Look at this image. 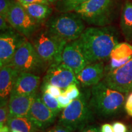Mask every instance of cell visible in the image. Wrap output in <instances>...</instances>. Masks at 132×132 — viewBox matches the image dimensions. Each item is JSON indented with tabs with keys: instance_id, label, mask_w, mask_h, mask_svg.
<instances>
[{
	"instance_id": "4fadbf2b",
	"label": "cell",
	"mask_w": 132,
	"mask_h": 132,
	"mask_svg": "<svg viewBox=\"0 0 132 132\" xmlns=\"http://www.w3.org/2000/svg\"><path fill=\"white\" fill-rule=\"evenodd\" d=\"M61 62L72 69L76 75L89 64L75 40L66 44L62 52Z\"/></svg>"
},
{
	"instance_id": "1f68e13d",
	"label": "cell",
	"mask_w": 132,
	"mask_h": 132,
	"mask_svg": "<svg viewBox=\"0 0 132 132\" xmlns=\"http://www.w3.org/2000/svg\"><path fill=\"white\" fill-rule=\"evenodd\" d=\"M114 132H127V128L124 123L120 122H116L113 124Z\"/></svg>"
},
{
	"instance_id": "52a82bcc",
	"label": "cell",
	"mask_w": 132,
	"mask_h": 132,
	"mask_svg": "<svg viewBox=\"0 0 132 132\" xmlns=\"http://www.w3.org/2000/svg\"><path fill=\"white\" fill-rule=\"evenodd\" d=\"M20 72L40 75L48 69L30 41L26 40L16 50L9 64Z\"/></svg>"
},
{
	"instance_id": "30bf717a",
	"label": "cell",
	"mask_w": 132,
	"mask_h": 132,
	"mask_svg": "<svg viewBox=\"0 0 132 132\" xmlns=\"http://www.w3.org/2000/svg\"><path fill=\"white\" fill-rule=\"evenodd\" d=\"M26 40H27V38L13 28L1 32L0 67L11 62L16 50Z\"/></svg>"
},
{
	"instance_id": "5b68a950",
	"label": "cell",
	"mask_w": 132,
	"mask_h": 132,
	"mask_svg": "<svg viewBox=\"0 0 132 132\" xmlns=\"http://www.w3.org/2000/svg\"><path fill=\"white\" fill-rule=\"evenodd\" d=\"M46 29L67 42L78 39L85 31L84 20L77 13L61 12L53 16L45 24Z\"/></svg>"
},
{
	"instance_id": "603a6c76",
	"label": "cell",
	"mask_w": 132,
	"mask_h": 132,
	"mask_svg": "<svg viewBox=\"0 0 132 132\" xmlns=\"http://www.w3.org/2000/svg\"><path fill=\"white\" fill-rule=\"evenodd\" d=\"M40 96L44 103L50 109L54 114L57 116L62 109L59 105L57 98L48 94L42 92H41Z\"/></svg>"
},
{
	"instance_id": "8992f818",
	"label": "cell",
	"mask_w": 132,
	"mask_h": 132,
	"mask_svg": "<svg viewBox=\"0 0 132 132\" xmlns=\"http://www.w3.org/2000/svg\"><path fill=\"white\" fill-rule=\"evenodd\" d=\"M116 0H89L74 10L84 21L95 26H105L113 20Z\"/></svg>"
},
{
	"instance_id": "cb8c5ba5",
	"label": "cell",
	"mask_w": 132,
	"mask_h": 132,
	"mask_svg": "<svg viewBox=\"0 0 132 132\" xmlns=\"http://www.w3.org/2000/svg\"><path fill=\"white\" fill-rule=\"evenodd\" d=\"M41 92L47 93L56 98H57L61 94L62 92H63V90L55 85L42 82V85H41Z\"/></svg>"
},
{
	"instance_id": "836d02e7",
	"label": "cell",
	"mask_w": 132,
	"mask_h": 132,
	"mask_svg": "<svg viewBox=\"0 0 132 132\" xmlns=\"http://www.w3.org/2000/svg\"><path fill=\"white\" fill-rule=\"evenodd\" d=\"M21 4H33V3H43V4H49L48 0H17Z\"/></svg>"
},
{
	"instance_id": "484cf974",
	"label": "cell",
	"mask_w": 132,
	"mask_h": 132,
	"mask_svg": "<svg viewBox=\"0 0 132 132\" xmlns=\"http://www.w3.org/2000/svg\"><path fill=\"white\" fill-rule=\"evenodd\" d=\"M66 95L70 100H73L78 98L81 93L78 87V85L76 83H73L69 85L67 88L64 90Z\"/></svg>"
},
{
	"instance_id": "ac0fdd59",
	"label": "cell",
	"mask_w": 132,
	"mask_h": 132,
	"mask_svg": "<svg viewBox=\"0 0 132 132\" xmlns=\"http://www.w3.org/2000/svg\"><path fill=\"white\" fill-rule=\"evenodd\" d=\"M37 94L30 95H16L10 97L8 105L11 116H28Z\"/></svg>"
},
{
	"instance_id": "8d00e7d4",
	"label": "cell",
	"mask_w": 132,
	"mask_h": 132,
	"mask_svg": "<svg viewBox=\"0 0 132 132\" xmlns=\"http://www.w3.org/2000/svg\"><path fill=\"white\" fill-rule=\"evenodd\" d=\"M48 2L50 3H53L54 2H56V1H57V0H48Z\"/></svg>"
},
{
	"instance_id": "f546056e",
	"label": "cell",
	"mask_w": 132,
	"mask_h": 132,
	"mask_svg": "<svg viewBox=\"0 0 132 132\" xmlns=\"http://www.w3.org/2000/svg\"><path fill=\"white\" fill-rule=\"evenodd\" d=\"M124 108L127 113L130 116H132V92L126 98L124 104Z\"/></svg>"
},
{
	"instance_id": "83f0119b",
	"label": "cell",
	"mask_w": 132,
	"mask_h": 132,
	"mask_svg": "<svg viewBox=\"0 0 132 132\" xmlns=\"http://www.w3.org/2000/svg\"><path fill=\"white\" fill-rule=\"evenodd\" d=\"M57 98L59 103V105H60V106L62 108H65L72 102V100H70V98H69L66 95L65 92H64V90H63V92H62L61 94L59 95Z\"/></svg>"
},
{
	"instance_id": "e575fe53",
	"label": "cell",
	"mask_w": 132,
	"mask_h": 132,
	"mask_svg": "<svg viewBox=\"0 0 132 132\" xmlns=\"http://www.w3.org/2000/svg\"><path fill=\"white\" fill-rule=\"evenodd\" d=\"M100 130H101V132H114L113 125L109 123H105L102 125Z\"/></svg>"
},
{
	"instance_id": "7c38bea8",
	"label": "cell",
	"mask_w": 132,
	"mask_h": 132,
	"mask_svg": "<svg viewBox=\"0 0 132 132\" xmlns=\"http://www.w3.org/2000/svg\"><path fill=\"white\" fill-rule=\"evenodd\" d=\"M28 117L34 122L38 129L45 130L53 123L56 116L42 101L40 94H37Z\"/></svg>"
},
{
	"instance_id": "9a60e30c",
	"label": "cell",
	"mask_w": 132,
	"mask_h": 132,
	"mask_svg": "<svg viewBox=\"0 0 132 132\" xmlns=\"http://www.w3.org/2000/svg\"><path fill=\"white\" fill-rule=\"evenodd\" d=\"M40 83V77L39 75L28 72H20L11 92V96L36 94Z\"/></svg>"
},
{
	"instance_id": "5bb4252c",
	"label": "cell",
	"mask_w": 132,
	"mask_h": 132,
	"mask_svg": "<svg viewBox=\"0 0 132 132\" xmlns=\"http://www.w3.org/2000/svg\"><path fill=\"white\" fill-rule=\"evenodd\" d=\"M105 73V66L103 61L88 64L76 75L79 85L83 87L93 86L103 78Z\"/></svg>"
},
{
	"instance_id": "9c48e42d",
	"label": "cell",
	"mask_w": 132,
	"mask_h": 132,
	"mask_svg": "<svg viewBox=\"0 0 132 132\" xmlns=\"http://www.w3.org/2000/svg\"><path fill=\"white\" fill-rule=\"evenodd\" d=\"M102 81L111 89L128 94L132 90V57L124 65L106 72Z\"/></svg>"
},
{
	"instance_id": "d6a6232c",
	"label": "cell",
	"mask_w": 132,
	"mask_h": 132,
	"mask_svg": "<svg viewBox=\"0 0 132 132\" xmlns=\"http://www.w3.org/2000/svg\"><path fill=\"white\" fill-rule=\"evenodd\" d=\"M77 132H101L100 128L95 125H87L82 129L77 131Z\"/></svg>"
},
{
	"instance_id": "44dd1931",
	"label": "cell",
	"mask_w": 132,
	"mask_h": 132,
	"mask_svg": "<svg viewBox=\"0 0 132 132\" xmlns=\"http://www.w3.org/2000/svg\"><path fill=\"white\" fill-rule=\"evenodd\" d=\"M122 32L127 40H132V3L127 1L123 6L120 19Z\"/></svg>"
},
{
	"instance_id": "7402d4cb",
	"label": "cell",
	"mask_w": 132,
	"mask_h": 132,
	"mask_svg": "<svg viewBox=\"0 0 132 132\" xmlns=\"http://www.w3.org/2000/svg\"><path fill=\"white\" fill-rule=\"evenodd\" d=\"M87 1L89 0H57L56 8L61 12H71Z\"/></svg>"
},
{
	"instance_id": "ba28073f",
	"label": "cell",
	"mask_w": 132,
	"mask_h": 132,
	"mask_svg": "<svg viewBox=\"0 0 132 132\" xmlns=\"http://www.w3.org/2000/svg\"><path fill=\"white\" fill-rule=\"evenodd\" d=\"M7 20L13 28L27 39L32 37L40 26L29 15L21 3L14 0H12L7 13Z\"/></svg>"
},
{
	"instance_id": "6da1fadb",
	"label": "cell",
	"mask_w": 132,
	"mask_h": 132,
	"mask_svg": "<svg viewBox=\"0 0 132 132\" xmlns=\"http://www.w3.org/2000/svg\"><path fill=\"white\" fill-rule=\"evenodd\" d=\"M89 64L108 59L114 48L119 44V34L110 26L87 28L75 40Z\"/></svg>"
},
{
	"instance_id": "8fae6325",
	"label": "cell",
	"mask_w": 132,
	"mask_h": 132,
	"mask_svg": "<svg viewBox=\"0 0 132 132\" xmlns=\"http://www.w3.org/2000/svg\"><path fill=\"white\" fill-rule=\"evenodd\" d=\"M42 82L55 85L62 90L73 83L79 85L75 72L62 62L53 63L48 67Z\"/></svg>"
},
{
	"instance_id": "f1b7e54d",
	"label": "cell",
	"mask_w": 132,
	"mask_h": 132,
	"mask_svg": "<svg viewBox=\"0 0 132 132\" xmlns=\"http://www.w3.org/2000/svg\"><path fill=\"white\" fill-rule=\"evenodd\" d=\"M44 132H74L72 130L69 129L67 127L63 126V125L58 124L53 127L46 130Z\"/></svg>"
},
{
	"instance_id": "d6986e66",
	"label": "cell",
	"mask_w": 132,
	"mask_h": 132,
	"mask_svg": "<svg viewBox=\"0 0 132 132\" xmlns=\"http://www.w3.org/2000/svg\"><path fill=\"white\" fill-rule=\"evenodd\" d=\"M7 125L11 132H36L39 130L28 116H9Z\"/></svg>"
},
{
	"instance_id": "74e56055",
	"label": "cell",
	"mask_w": 132,
	"mask_h": 132,
	"mask_svg": "<svg viewBox=\"0 0 132 132\" xmlns=\"http://www.w3.org/2000/svg\"><path fill=\"white\" fill-rule=\"evenodd\" d=\"M130 132H132V129H131V131H130Z\"/></svg>"
},
{
	"instance_id": "7a4b0ae2",
	"label": "cell",
	"mask_w": 132,
	"mask_h": 132,
	"mask_svg": "<svg viewBox=\"0 0 132 132\" xmlns=\"http://www.w3.org/2000/svg\"><path fill=\"white\" fill-rule=\"evenodd\" d=\"M126 94L111 89L101 81L92 86L89 105L94 114L100 118H110L121 111Z\"/></svg>"
},
{
	"instance_id": "e0dca14e",
	"label": "cell",
	"mask_w": 132,
	"mask_h": 132,
	"mask_svg": "<svg viewBox=\"0 0 132 132\" xmlns=\"http://www.w3.org/2000/svg\"><path fill=\"white\" fill-rule=\"evenodd\" d=\"M132 57V45L126 42L119 43L110 54V63L105 67V73L126 64Z\"/></svg>"
},
{
	"instance_id": "4316f807",
	"label": "cell",
	"mask_w": 132,
	"mask_h": 132,
	"mask_svg": "<svg viewBox=\"0 0 132 132\" xmlns=\"http://www.w3.org/2000/svg\"><path fill=\"white\" fill-rule=\"evenodd\" d=\"M12 2V0H0V16L7 19V13Z\"/></svg>"
},
{
	"instance_id": "d590c367",
	"label": "cell",
	"mask_w": 132,
	"mask_h": 132,
	"mask_svg": "<svg viewBox=\"0 0 132 132\" xmlns=\"http://www.w3.org/2000/svg\"><path fill=\"white\" fill-rule=\"evenodd\" d=\"M0 132H11V131L8 125H5L2 127H0Z\"/></svg>"
},
{
	"instance_id": "d4e9b609",
	"label": "cell",
	"mask_w": 132,
	"mask_h": 132,
	"mask_svg": "<svg viewBox=\"0 0 132 132\" xmlns=\"http://www.w3.org/2000/svg\"><path fill=\"white\" fill-rule=\"evenodd\" d=\"M8 102H1L0 105V127L7 125L9 114V108Z\"/></svg>"
},
{
	"instance_id": "277c9868",
	"label": "cell",
	"mask_w": 132,
	"mask_h": 132,
	"mask_svg": "<svg viewBox=\"0 0 132 132\" xmlns=\"http://www.w3.org/2000/svg\"><path fill=\"white\" fill-rule=\"evenodd\" d=\"M94 114L89 101L81 93L78 98L72 100L70 105L64 109L57 123L73 131H79L94 121Z\"/></svg>"
},
{
	"instance_id": "3957f363",
	"label": "cell",
	"mask_w": 132,
	"mask_h": 132,
	"mask_svg": "<svg viewBox=\"0 0 132 132\" xmlns=\"http://www.w3.org/2000/svg\"><path fill=\"white\" fill-rule=\"evenodd\" d=\"M31 38V42L48 67L53 63L61 62L62 52L68 42L46 28L38 30Z\"/></svg>"
},
{
	"instance_id": "ffe728a7",
	"label": "cell",
	"mask_w": 132,
	"mask_h": 132,
	"mask_svg": "<svg viewBox=\"0 0 132 132\" xmlns=\"http://www.w3.org/2000/svg\"><path fill=\"white\" fill-rule=\"evenodd\" d=\"M23 6L31 17L40 24L47 19L52 12L49 4L43 3L23 4Z\"/></svg>"
},
{
	"instance_id": "4dcf8cb0",
	"label": "cell",
	"mask_w": 132,
	"mask_h": 132,
	"mask_svg": "<svg viewBox=\"0 0 132 132\" xmlns=\"http://www.w3.org/2000/svg\"><path fill=\"white\" fill-rule=\"evenodd\" d=\"M11 28H12V27L8 22L7 19L4 18V16H0V29L1 32H4Z\"/></svg>"
},
{
	"instance_id": "2e32d148",
	"label": "cell",
	"mask_w": 132,
	"mask_h": 132,
	"mask_svg": "<svg viewBox=\"0 0 132 132\" xmlns=\"http://www.w3.org/2000/svg\"><path fill=\"white\" fill-rule=\"evenodd\" d=\"M20 72L6 65L0 70V101L8 102Z\"/></svg>"
}]
</instances>
